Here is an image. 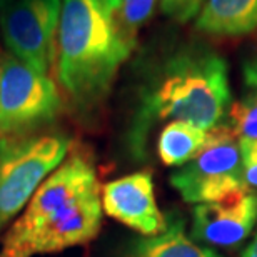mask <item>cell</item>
Here are the masks:
<instances>
[{
    "label": "cell",
    "mask_w": 257,
    "mask_h": 257,
    "mask_svg": "<svg viewBox=\"0 0 257 257\" xmlns=\"http://www.w3.org/2000/svg\"><path fill=\"white\" fill-rule=\"evenodd\" d=\"M100 186L92 162L67 157L35 191L4 235L0 257H35L84 245L102 224Z\"/></svg>",
    "instance_id": "6da1fadb"
},
{
    "label": "cell",
    "mask_w": 257,
    "mask_h": 257,
    "mask_svg": "<svg viewBox=\"0 0 257 257\" xmlns=\"http://www.w3.org/2000/svg\"><path fill=\"white\" fill-rule=\"evenodd\" d=\"M232 105L229 70L217 52L204 47L172 55L142 92L128 141L144 152L151 128L159 122H187L204 131L222 125Z\"/></svg>",
    "instance_id": "7a4b0ae2"
},
{
    "label": "cell",
    "mask_w": 257,
    "mask_h": 257,
    "mask_svg": "<svg viewBox=\"0 0 257 257\" xmlns=\"http://www.w3.org/2000/svg\"><path fill=\"white\" fill-rule=\"evenodd\" d=\"M134 47L100 0H62L54 67L60 89L79 110L105 100Z\"/></svg>",
    "instance_id": "3957f363"
},
{
    "label": "cell",
    "mask_w": 257,
    "mask_h": 257,
    "mask_svg": "<svg viewBox=\"0 0 257 257\" xmlns=\"http://www.w3.org/2000/svg\"><path fill=\"white\" fill-rule=\"evenodd\" d=\"M69 152L70 139L62 134L0 137V234Z\"/></svg>",
    "instance_id": "277c9868"
},
{
    "label": "cell",
    "mask_w": 257,
    "mask_h": 257,
    "mask_svg": "<svg viewBox=\"0 0 257 257\" xmlns=\"http://www.w3.org/2000/svg\"><path fill=\"white\" fill-rule=\"evenodd\" d=\"M171 184L189 204L220 202L249 192L239 137L227 125L209 131L204 149L172 174Z\"/></svg>",
    "instance_id": "5b68a950"
},
{
    "label": "cell",
    "mask_w": 257,
    "mask_h": 257,
    "mask_svg": "<svg viewBox=\"0 0 257 257\" xmlns=\"http://www.w3.org/2000/svg\"><path fill=\"white\" fill-rule=\"evenodd\" d=\"M64 100L57 84L14 55L0 57V137L27 136L57 119Z\"/></svg>",
    "instance_id": "8992f818"
},
{
    "label": "cell",
    "mask_w": 257,
    "mask_h": 257,
    "mask_svg": "<svg viewBox=\"0 0 257 257\" xmlns=\"http://www.w3.org/2000/svg\"><path fill=\"white\" fill-rule=\"evenodd\" d=\"M62 0H12L0 15V32L9 54L40 74L55 62Z\"/></svg>",
    "instance_id": "52a82bcc"
},
{
    "label": "cell",
    "mask_w": 257,
    "mask_h": 257,
    "mask_svg": "<svg viewBox=\"0 0 257 257\" xmlns=\"http://www.w3.org/2000/svg\"><path fill=\"white\" fill-rule=\"evenodd\" d=\"M102 210L117 222L136 230L142 237H152L167 227L154 192L152 176L134 172L107 182L100 189Z\"/></svg>",
    "instance_id": "ba28073f"
},
{
    "label": "cell",
    "mask_w": 257,
    "mask_h": 257,
    "mask_svg": "<svg viewBox=\"0 0 257 257\" xmlns=\"http://www.w3.org/2000/svg\"><path fill=\"white\" fill-rule=\"evenodd\" d=\"M255 224L257 195L249 191L220 202L197 204L191 234L199 242L232 247L249 237Z\"/></svg>",
    "instance_id": "9c48e42d"
},
{
    "label": "cell",
    "mask_w": 257,
    "mask_h": 257,
    "mask_svg": "<svg viewBox=\"0 0 257 257\" xmlns=\"http://www.w3.org/2000/svg\"><path fill=\"white\" fill-rule=\"evenodd\" d=\"M195 29L219 37H240L257 29V0H205Z\"/></svg>",
    "instance_id": "30bf717a"
},
{
    "label": "cell",
    "mask_w": 257,
    "mask_h": 257,
    "mask_svg": "<svg viewBox=\"0 0 257 257\" xmlns=\"http://www.w3.org/2000/svg\"><path fill=\"white\" fill-rule=\"evenodd\" d=\"M124 257H220L212 249L195 244L182 220L171 219L161 234L128 242Z\"/></svg>",
    "instance_id": "8fae6325"
},
{
    "label": "cell",
    "mask_w": 257,
    "mask_h": 257,
    "mask_svg": "<svg viewBox=\"0 0 257 257\" xmlns=\"http://www.w3.org/2000/svg\"><path fill=\"white\" fill-rule=\"evenodd\" d=\"M209 141V131L187 122H169L157 139L159 159L169 167H182L197 156Z\"/></svg>",
    "instance_id": "7c38bea8"
},
{
    "label": "cell",
    "mask_w": 257,
    "mask_h": 257,
    "mask_svg": "<svg viewBox=\"0 0 257 257\" xmlns=\"http://www.w3.org/2000/svg\"><path fill=\"white\" fill-rule=\"evenodd\" d=\"M159 0H122L119 10L115 12V20L122 34L131 44L136 45L137 34L154 15Z\"/></svg>",
    "instance_id": "4fadbf2b"
},
{
    "label": "cell",
    "mask_w": 257,
    "mask_h": 257,
    "mask_svg": "<svg viewBox=\"0 0 257 257\" xmlns=\"http://www.w3.org/2000/svg\"><path fill=\"white\" fill-rule=\"evenodd\" d=\"M227 127L239 139H257V95H249L230 105Z\"/></svg>",
    "instance_id": "5bb4252c"
},
{
    "label": "cell",
    "mask_w": 257,
    "mask_h": 257,
    "mask_svg": "<svg viewBox=\"0 0 257 257\" xmlns=\"http://www.w3.org/2000/svg\"><path fill=\"white\" fill-rule=\"evenodd\" d=\"M205 0H161L162 12L176 22L186 24L195 19Z\"/></svg>",
    "instance_id": "9a60e30c"
},
{
    "label": "cell",
    "mask_w": 257,
    "mask_h": 257,
    "mask_svg": "<svg viewBox=\"0 0 257 257\" xmlns=\"http://www.w3.org/2000/svg\"><path fill=\"white\" fill-rule=\"evenodd\" d=\"M244 176L249 189H257V139H239Z\"/></svg>",
    "instance_id": "2e32d148"
},
{
    "label": "cell",
    "mask_w": 257,
    "mask_h": 257,
    "mask_svg": "<svg viewBox=\"0 0 257 257\" xmlns=\"http://www.w3.org/2000/svg\"><path fill=\"white\" fill-rule=\"evenodd\" d=\"M242 72H244L245 85L252 90V95H257V54L245 60Z\"/></svg>",
    "instance_id": "e0dca14e"
},
{
    "label": "cell",
    "mask_w": 257,
    "mask_h": 257,
    "mask_svg": "<svg viewBox=\"0 0 257 257\" xmlns=\"http://www.w3.org/2000/svg\"><path fill=\"white\" fill-rule=\"evenodd\" d=\"M242 257H257V230H255L254 239L250 240V244L244 249Z\"/></svg>",
    "instance_id": "ac0fdd59"
},
{
    "label": "cell",
    "mask_w": 257,
    "mask_h": 257,
    "mask_svg": "<svg viewBox=\"0 0 257 257\" xmlns=\"http://www.w3.org/2000/svg\"><path fill=\"white\" fill-rule=\"evenodd\" d=\"M100 2L104 4L105 7L109 9L110 12L115 15V12H117V10H119V5H120L122 0H100Z\"/></svg>",
    "instance_id": "d6986e66"
},
{
    "label": "cell",
    "mask_w": 257,
    "mask_h": 257,
    "mask_svg": "<svg viewBox=\"0 0 257 257\" xmlns=\"http://www.w3.org/2000/svg\"><path fill=\"white\" fill-rule=\"evenodd\" d=\"M10 2H12V0H0V15L4 14V10L9 7Z\"/></svg>",
    "instance_id": "ffe728a7"
}]
</instances>
